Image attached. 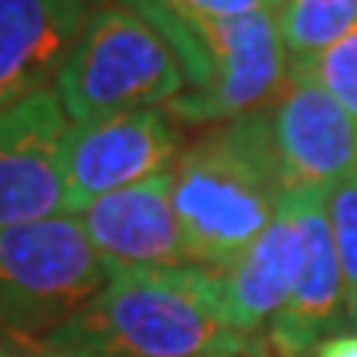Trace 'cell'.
I'll return each instance as SVG.
<instances>
[{"label":"cell","mask_w":357,"mask_h":357,"mask_svg":"<svg viewBox=\"0 0 357 357\" xmlns=\"http://www.w3.org/2000/svg\"><path fill=\"white\" fill-rule=\"evenodd\" d=\"M119 7L142 17L176 53L185 89L166 113L182 126L205 129L258 113L288 79L291 56L281 37L278 10L208 20L155 0H126Z\"/></svg>","instance_id":"3"},{"label":"cell","mask_w":357,"mask_h":357,"mask_svg":"<svg viewBox=\"0 0 357 357\" xmlns=\"http://www.w3.org/2000/svg\"><path fill=\"white\" fill-rule=\"evenodd\" d=\"M126 3V0H119ZM172 10L192 13V17H208V20H229V17H245V13L278 10L284 0H155Z\"/></svg>","instance_id":"16"},{"label":"cell","mask_w":357,"mask_h":357,"mask_svg":"<svg viewBox=\"0 0 357 357\" xmlns=\"http://www.w3.org/2000/svg\"><path fill=\"white\" fill-rule=\"evenodd\" d=\"M53 357H96V354H77V351H53V347H47Z\"/></svg>","instance_id":"19"},{"label":"cell","mask_w":357,"mask_h":357,"mask_svg":"<svg viewBox=\"0 0 357 357\" xmlns=\"http://www.w3.org/2000/svg\"><path fill=\"white\" fill-rule=\"evenodd\" d=\"M96 357H258L229 314L222 271H116L83 311L37 341Z\"/></svg>","instance_id":"1"},{"label":"cell","mask_w":357,"mask_h":357,"mask_svg":"<svg viewBox=\"0 0 357 357\" xmlns=\"http://www.w3.org/2000/svg\"><path fill=\"white\" fill-rule=\"evenodd\" d=\"M182 149V123L159 106L73 123L63 149L70 212L79 215L109 192L172 172Z\"/></svg>","instance_id":"6"},{"label":"cell","mask_w":357,"mask_h":357,"mask_svg":"<svg viewBox=\"0 0 357 357\" xmlns=\"http://www.w3.org/2000/svg\"><path fill=\"white\" fill-rule=\"evenodd\" d=\"M278 26L291 63H311L357 30V0H284Z\"/></svg>","instance_id":"13"},{"label":"cell","mask_w":357,"mask_h":357,"mask_svg":"<svg viewBox=\"0 0 357 357\" xmlns=\"http://www.w3.org/2000/svg\"><path fill=\"white\" fill-rule=\"evenodd\" d=\"M291 66L307 70L357 123V30L351 37L341 40L337 47H331L328 53H321L318 60H311V63H291Z\"/></svg>","instance_id":"15"},{"label":"cell","mask_w":357,"mask_h":357,"mask_svg":"<svg viewBox=\"0 0 357 357\" xmlns=\"http://www.w3.org/2000/svg\"><path fill=\"white\" fill-rule=\"evenodd\" d=\"M70 123L172 102L185 73L169 43L126 7H96L53 83Z\"/></svg>","instance_id":"4"},{"label":"cell","mask_w":357,"mask_h":357,"mask_svg":"<svg viewBox=\"0 0 357 357\" xmlns=\"http://www.w3.org/2000/svg\"><path fill=\"white\" fill-rule=\"evenodd\" d=\"M328 222L344 275L347 324L357 331V172L328 189Z\"/></svg>","instance_id":"14"},{"label":"cell","mask_w":357,"mask_h":357,"mask_svg":"<svg viewBox=\"0 0 357 357\" xmlns=\"http://www.w3.org/2000/svg\"><path fill=\"white\" fill-rule=\"evenodd\" d=\"M77 218L109 275L195 265L172 205V172L109 192Z\"/></svg>","instance_id":"9"},{"label":"cell","mask_w":357,"mask_h":357,"mask_svg":"<svg viewBox=\"0 0 357 357\" xmlns=\"http://www.w3.org/2000/svg\"><path fill=\"white\" fill-rule=\"evenodd\" d=\"M93 0H0V113L53 89Z\"/></svg>","instance_id":"11"},{"label":"cell","mask_w":357,"mask_h":357,"mask_svg":"<svg viewBox=\"0 0 357 357\" xmlns=\"http://www.w3.org/2000/svg\"><path fill=\"white\" fill-rule=\"evenodd\" d=\"M109 281L77 215L0 231V341H43Z\"/></svg>","instance_id":"5"},{"label":"cell","mask_w":357,"mask_h":357,"mask_svg":"<svg viewBox=\"0 0 357 357\" xmlns=\"http://www.w3.org/2000/svg\"><path fill=\"white\" fill-rule=\"evenodd\" d=\"M288 195L305 238V261L291 301L268 324V347L275 351V357H311L318 344L341 334V328H351L347 291L328 222V189H305Z\"/></svg>","instance_id":"10"},{"label":"cell","mask_w":357,"mask_h":357,"mask_svg":"<svg viewBox=\"0 0 357 357\" xmlns=\"http://www.w3.org/2000/svg\"><path fill=\"white\" fill-rule=\"evenodd\" d=\"M311 357H357V331L328 337L324 344H318V351Z\"/></svg>","instance_id":"17"},{"label":"cell","mask_w":357,"mask_h":357,"mask_svg":"<svg viewBox=\"0 0 357 357\" xmlns=\"http://www.w3.org/2000/svg\"><path fill=\"white\" fill-rule=\"evenodd\" d=\"M288 195L265 109L205 126L172 169V205L199 268L225 271L252 248Z\"/></svg>","instance_id":"2"},{"label":"cell","mask_w":357,"mask_h":357,"mask_svg":"<svg viewBox=\"0 0 357 357\" xmlns=\"http://www.w3.org/2000/svg\"><path fill=\"white\" fill-rule=\"evenodd\" d=\"M70 126L56 89L0 113V231L73 215L63 159Z\"/></svg>","instance_id":"7"},{"label":"cell","mask_w":357,"mask_h":357,"mask_svg":"<svg viewBox=\"0 0 357 357\" xmlns=\"http://www.w3.org/2000/svg\"><path fill=\"white\" fill-rule=\"evenodd\" d=\"M301 261H305V238L291 195H284L271 225L235 265L222 271L231 324L245 337L268 328L284 311L301 275Z\"/></svg>","instance_id":"12"},{"label":"cell","mask_w":357,"mask_h":357,"mask_svg":"<svg viewBox=\"0 0 357 357\" xmlns=\"http://www.w3.org/2000/svg\"><path fill=\"white\" fill-rule=\"evenodd\" d=\"M0 357H53L37 341H0Z\"/></svg>","instance_id":"18"},{"label":"cell","mask_w":357,"mask_h":357,"mask_svg":"<svg viewBox=\"0 0 357 357\" xmlns=\"http://www.w3.org/2000/svg\"><path fill=\"white\" fill-rule=\"evenodd\" d=\"M265 116L288 192L331 189L357 172V123L307 70L288 66Z\"/></svg>","instance_id":"8"}]
</instances>
